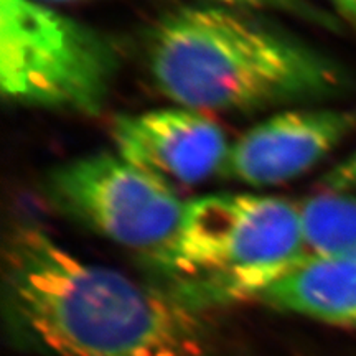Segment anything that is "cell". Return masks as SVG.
Returning <instances> with one entry per match:
<instances>
[{
  "mask_svg": "<svg viewBox=\"0 0 356 356\" xmlns=\"http://www.w3.org/2000/svg\"><path fill=\"white\" fill-rule=\"evenodd\" d=\"M256 300L356 332V261L307 259L264 289Z\"/></svg>",
  "mask_w": 356,
  "mask_h": 356,
  "instance_id": "obj_8",
  "label": "cell"
},
{
  "mask_svg": "<svg viewBox=\"0 0 356 356\" xmlns=\"http://www.w3.org/2000/svg\"><path fill=\"white\" fill-rule=\"evenodd\" d=\"M320 188L327 191H353L356 193V150L343 162L325 173L318 181Z\"/></svg>",
  "mask_w": 356,
  "mask_h": 356,
  "instance_id": "obj_11",
  "label": "cell"
},
{
  "mask_svg": "<svg viewBox=\"0 0 356 356\" xmlns=\"http://www.w3.org/2000/svg\"><path fill=\"white\" fill-rule=\"evenodd\" d=\"M43 190L61 215L139 252L145 262L173 246L188 207L165 181L111 152L61 163L48 173Z\"/></svg>",
  "mask_w": 356,
  "mask_h": 356,
  "instance_id": "obj_5",
  "label": "cell"
},
{
  "mask_svg": "<svg viewBox=\"0 0 356 356\" xmlns=\"http://www.w3.org/2000/svg\"><path fill=\"white\" fill-rule=\"evenodd\" d=\"M3 300L12 327L55 356H203L202 312L68 251L38 225L8 226Z\"/></svg>",
  "mask_w": 356,
  "mask_h": 356,
  "instance_id": "obj_1",
  "label": "cell"
},
{
  "mask_svg": "<svg viewBox=\"0 0 356 356\" xmlns=\"http://www.w3.org/2000/svg\"><path fill=\"white\" fill-rule=\"evenodd\" d=\"M356 129V109H292L266 119L229 145L220 177L252 186L296 180Z\"/></svg>",
  "mask_w": 356,
  "mask_h": 356,
  "instance_id": "obj_6",
  "label": "cell"
},
{
  "mask_svg": "<svg viewBox=\"0 0 356 356\" xmlns=\"http://www.w3.org/2000/svg\"><path fill=\"white\" fill-rule=\"evenodd\" d=\"M119 73L102 33L38 0H0V86L25 108L96 115Z\"/></svg>",
  "mask_w": 356,
  "mask_h": 356,
  "instance_id": "obj_4",
  "label": "cell"
},
{
  "mask_svg": "<svg viewBox=\"0 0 356 356\" xmlns=\"http://www.w3.org/2000/svg\"><path fill=\"white\" fill-rule=\"evenodd\" d=\"M225 3L226 7L233 8H257V10H277L291 13L293 17H299L300 20L310 22L328 30H337V20L322 8L315 7L309 0H216Z\"/></svg>",
  "mask_w": 356,
  "mask_h": 356,
  "instance_id": "obj_10",
  "label": "cell"
},
{
  "mask_svg": "<svg viewBox=\"0 0 356 356\" xmlns=\"http://www.w3.org/2000/svg\"><path fill=\"white\" fill-rule=\"evenodd\" d=\"M111 137L118 155L172 188L220 175L229 150L216 122L186 108L121 114L113 121Z\"/></svg>",
  "mask_w": 356,
  "mask_h": 356,
  "instance_id": "obj_7",
  "label": "cell"
},
{
  "mask_svg": "<svg viewBox=\"0 0 356 356\" xmlns=\"http://www.w3.org/2000/svg\"><path fill=\"white\" fill-rule=\"evenodd\" d=\"M338 13L356 30V0H332Z\"/></svg>",
  "mask_w": 356,
  "mask_h": 356,
  "instance_id": "obj_12",
  "label": "cell"
},
{
  "mask_svg": "<svg viewBox=\"0 0 356 356\" xmlns=\"http://www.w3.org/2000/svg\"><path fill=\"white\" fill-rule=\"evenodd\" d=\"M299 210L307 259L356 261V193L322 190Z\"/></svg>",
  "mask_w": 356,
  "mask_h": 356,
  "instance_id": "obj_9",
  "label": "cell"
},
{
  "mask_svg": "<svg viewBox=\"0 0 356 356\" xmlns=\"http://www.w3.org/2000/svg\"><path fill=\"white\" fill-rule=\"evenodd\" d=\"M145 58L160 92L198 113L322 101L340 95L348 83L332 58L226 6L167 13L147 37Z\"/></svg>",
  "mask_w": 356,
  "mask_h": 356,
  "instance_id": "obj_2",
  "label": "cell"
},
{
  "mask_svg": "<svg viewBox=\"0 0 356 356\" xmlns=\"http://www.w3.org/2000/svg\"><path fill=\"white\" fill-rule=\"evenodd\" d=\"M307 261L299 203L218 193L191 200L177 241L147 262L177 299L203 312L256 300Z\"/></svg>",
  "mask_w": 356,
  "mask_h": 356,
  "instance_id": "obj_3",
  "label": "cell"
},
{
  "mask_svg": "<svg viewBox=\"0 0 356 356\" xmlns=\"http://www.w3.org/2000/svg\"><path fill=\"white\" fill-rule=\"evenodd\" d=\"M53 2V0H51ZM55 2H71V0H55Z\"/></svg>",
  "mask_w": 356,
  "mask_h": 356,
  "instance_id": "obj_13",
  "label": "cell"
}]
</instances>
